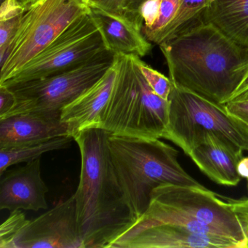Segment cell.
<instances>
[{
    "mask_svg": "<svg viewBox=\"0 0 248 248\" xmlns=\"http://www.w3.org/2000/svg\"><path fill=\"white\" fill-rule=\"evenodd\" d=\"M109 134L104 129L92 128L74 137L81 155L75 196L85 248H111L138 220L113 164Z\"/></svg>",
    "mask_w": 248,
    "mask_h": 248,
    "instance_id": "1",
    "label": "cell"
},
{
    "mask_svg": "<svg viewBox=\"0 0 248 248\" xmlns=\"http://www.w3.org/2000/svg\"><path fill=\"white\" fill-rule=\"evenodd\" d=\"M159 46L172 83L212 102L225 105L242 81L248 50L211 23H202Z\"/></svg>",
    "mask_w": 248,
    "mask_h": 248,
    "instance_id": "2",
    "label": "cell"
},
{
    "mask_svg": "<svg viewBox=\"0 0 248 248\" xmlns=\"http://www.w3.org/2000/svg\"><path fill=\"white\" fill-rule=\"evenodd\" d=\"M111 159L123 191L139 219L154 188L162 184L204 188L178 162L179 152L159 139L108 136Z\"/></svg>",
    "mask_w": 248,
    "mask_h": 248,
    "instance_id": "3",
    "label": "cell"
},
{
    "mask_svg": "<svg viewBox=\"0 0 248 248\" xmlns=\"http://www.w3.org/2000/svg\"><path fill=\"white\" fill-rule=\"evenodd\" d=\"M117 75L101 114V128L113 136L161 139L169 121V101L156 95L133 56L114 55Z\"/></svg>",
    "mask_w": 248,
    "mask_h": 248,
    "instance_id": "4",
    "label": "cell"
},
{
    "mask_svg": "<svg viewBox=\"0 0 248 248\" xmlns=\"http://www.w3.org/2000/svg\"><path fill=\"white\" fill-rule=\"evenodd\" d=\"M169 121L163 139L186 155L211 136L248 152V125L220 105L172 84Z\"/></svg>",
    "mask_w": 248,
    "mask_h": 248,
    "instance_id": "5",
    "label": "cell"
},
{
    "mask_svg": "<svg viewBox=\"0 0 248 248\" xmlns=\"http://www.w3.org/2000/svg\"><path fill=\"white\" fill-rule=\"evenodd\" d=\"M89 11V5L82 0H34L25 7L15 35L0 61V84L11 79Z\"/></svg>",
    "mask_w": 248,
    "mask_h": 248,
    "instance_id": "6",
    "label": "cell"
},
{
    "mask_svg": "<svg viewBox=\"0 0 248 248\" xmlns=\"http://www.w3.org/2000/svg\"><path fill=\"white\" fill-rule=\"evenodd\" d=\"M114 55L106 50L67 72L6 86L14 93L15 104L4 119L28 113L61 117L65 106L105 75L114 63Z\"/></svg>",
    "mask_w": 248,
    "mask_h": 248,
    "instance_id": "7",
    "label": "cell"
},
{
    "mask_svg": "<svg viewBox=\"0 0 248 248\" xmlns=\"http://www.w3.org/2000/svg\"><path fill=\"white\" fill-rule=\"evenodd\" d=\"M150 202L178 210L248 248V210L243 200L226 198L205 187L168 184L154 188Z\"/></svg>",
    "mask_w": 248,
    "mask_h": 248,
    "instance_id": "8",
    "label": "cell"
},
{
    "mask_svg": "<svg viewBox=\"0 0 248 248\" xmlns=\"http://www.w3.org/2000/svg\"><path fill=\"white\" fill-rule=\"evenodd\" d=\"M106 50L102 36L88 12L75 19L43 51L0 85L8 86L63 73Z\"/></svg>",
    "mask_w": 248,
    "mask_h": 248,
    "instance_id": "9",
    "label": "cell"
},
{
    "mask_svg": "<svg viewBox=\"0 0 248 248\" xmlns=\"http://www.w3.org/2000/svg\"><path fill=\"white\" fill-rule=\"evenodd\" d=\"M85 248L78 221L75 194L47 213L29 220L15 248Z\"/></svg>",
    "mask_w": 248,
    "mask_h": 248,
    "instance_id": "10",
    "label": "cell"
},
{
    "mask_svg": "<svg viewBox=\"0 0 248 248\" xmlns=\"http://www.w3.org/2000/svg\"><path fill=\"white\" fill-rule=\"evenodd\" d=\"M90 15L99 30L104 45L114 54L144 57L152 46L142 32L140 15L108 11L89 5Z\"/></svg>",
    "mask_w": 248,
    "mask_h": 248,
    "instance_id": "11",
    "label": "cell"
},
{
    "mask_svg": "<svg viewBox=\"0 0 248 248\" xmlns=\"http://www.w3.org/2000/svg\"><path fill=\"white\" fill-rule=\"evenodd\" d=\"M48 188L41 176L40 158L7 172L0 182V210H46Z\"/></svg>",
    "mask_w": 248,
    "mask_h": 248,
    "instance_id": "12",
    "label": "cell"
},
{
    "mask_svg": "<svg viewBox=\"0 0 248 248\" xmlns=\"http://www.w3.org/2000/svg\"><path fill=\"white\" fill-rule=\"evenodd\" d=\"M112 248H241V246L237 242L229 238L194 233L181 226L160 223L117 242Z\"/></svg>",
    "mask_w": 248,
    "mask_h": 248,
    "instance_id": "13",
    "label": "cell"
},
{
    "mask_svg": "<svg viewBox=\"0 0 248 248\" xmlns=\"http://www.w3.org/2000/svg\"><path fill=\"white\" fill-rule=\"evenodd\" d=\"M117 75L115 60L105 75L78 98L62 108L61 120L69 136L92 128H101V114L109 99Z\"/></svg>",
    "mask_w": 248,
    "mask_h": 248,
    "instance_id": "14",
    "label": "cell"
},
{
    "mask_svg": "<svg viewBox=\"0 0 248 248\" xmlns=\"http://www.w3.org/2000/svg\"><path fill=\"white\" fill-rule=\"evenodd\" d=\"M66 136H69L67 124L57 116L28 113L0 120V149L24 147Z\"/></svg>",
    "mask_w": 248,
    "mask_h": 248,
    "instance_id": "15",
    "label": "cell"
},
{
    "mask_svg": "<svg viewBox=\"0 0 248 248\" xmlns=\"http://www.w3.org/2000/svg\"><path fill=\"white\" fill-rule=\"evenodd\" d=\"M240 148L208 136L188 156L199 169L219 185L236 186L241 181L237 165L243 157Z\"/></svg>",
    "mask_w": 248,
    "mask_h": 248,
    "instance_id": "16",
    "label": "cell"
},
{
    "mask_svg": "<svg viewBox=\"0 0 248 248\" xmlns=\"http://www.w3.org/2000/svg\"><path fill=\"white\" fill-rule=\"evenodd\" d=\"M204 19L248 50V0H213Z\"/></svg>",
    "mask_w": 248,
    "mask_h": 248,
    "instance_id": "17",
    "label": "cell"
},
{
    "mask_svg": "<svg viewBox=\"0 0 248 248\" xmlns=\"http://www.w3.org/2000/svg\"><path fill=\"white\" fill-rule=\"evenodd\" d=\"M213 0H181V5L170 24L158 36L155 44L171 40L205 22L206 11Z\"/></svg>",
    "mask_w": 248,
    "mask_h": 248,
    "instance_id": "18",
    "label": "cell"
},
{
    "mask_svg": "<svg viewBox=\"0 0 248 248\" xmlns=\"http://www.w3.org/2000/svg\"><path fill=\"white\" fill-rule=\"evenodd\" d=\"M74 140L71 136L55 138L43 143L24 147L0 149V175H3L11 165L29 162L38 159L43 154L69 147Z\"/></svg>",
    "mask_w": 248,
    "mask_h": 248,
    "instance_id": "19",
    "label": "cell"
},
{
    "mask_svg": "<svg viewBox=\"0 0 248 248\" xmlns=\"http://www.w3.org/2000/svg\"><path fill=\"white\" fill-rule=\"evenodd\" d=\"M181 0H162L156 21L149 29L142 30L143 35L155 43L158 36L170 24L181 5Z\"/></svg>",
    "mask_w": 248,
    "mask_h": 248,
    "instance_id": "20",
    "label": "cell"
},
{
    "mask_svg": "<svg viewBox=\"0 0 248 248\" xmlns=\"http://www.w3.org/2000/svg\"><path fill=\"white\" fill-rule=\"evenodd\" d=\"M20 210L11 212L0 227V248H15V242L29 222Z\"/></svg>",
    "mask_w": 248,
    "mask_h": 248,
    "instance_id": "21",
    "label": "cell"
},
{
    "mask_svg": "<svg viewBox=\"0 0 248 248\" xmlns=\"http://www.w3.org/2000/svg\"><path fill=\"white\" fill-rule=\"evenodd\" d=\"M133 59L154 92L161 98L168 101L172 88V83L170 78H166L160 72L146 64L140 57L133 56Z\"/></svg>",
    "mask_w": 248,
    "mask_h": 248,
    "instance_id": "22",
    "label": "cell"
},
{
    "mask_svg": "<svg viewBox=\"0 0 248 248\" xmlns=\"http://www.w3.org/2000/svg\"><path fill=\"white\" fill-rule=\"evenodd\" d=\"M24 8L0 16V61L3 59L19 24Z\"/></svg>",
    "mask_w": 248,
    "mask_h": 248,
    "instance_id": "23",
    "label": "cell"
},
{
    "mask_svg": "<svg viewBox=\"0 0 248 248\" xmlns=\"http://www.w3.org/2000/svg\"><path fill=\"white\" fill-rule=\"evenodd\" d=\"M161 2L162 0H147L141 5L139 13L143 21L142 30L150 28L156 21Z\"/></svg>",
    "mask_w": 248,
    "mask_h": 248,
    "instance_id": "24",
    "label": "cell"
},
{
    "mask_svg": "<svg viewBox=\"0 0 248 248\" xmlns=\"http://www.w3.org/2000/svg\"><path fill=\"white\" fill-rule=\"evenodd\" d=\"M226 111L248 125V98H239L225 104Z\"/></svg>",
    "mask_w": 248,
    "mask_h": 248,
    "instance_id": "25",
    "label": "cell"
},
{
    "mask_svg": "<svg viewBox=\"0 0 248 248\" xmlns=\"http://www.w3.org/2000/svg\"><path fill=\"white\" fill-rule=\"evenodd\" d=\"M15 104L14 93L4 85H0V120L5 118Z\"/></svg>",
    "mask_w": 248,
    "mask_h": 248,
    "instance_id": "26",
    "label": "cell"
},
{
    "mask_svg": "<svg viewBox=\"0 0 248 248\" xmlns=\"http://www.w3.org/2000/svg\"><path fill=\"white\" fill-rule=\"evenodd\" d=\"M241 69L243 73L242 81L231 97L229 101L239 98H245L248 95V56L245 63L241 66Z\"/></svg>",
    "mask_w": 248,
    "mask_h": 248,
    "instance_id": "27",
    "label": "cell"
},
{
    "mask_svg": "<svg viewBox=\"0 0 248 248\" xmlns=\"http://www.w3.org/2000/svg\"><path fill=\"white\" fill-rule=\"evenodd\" d=\"M123 4L124 0H90L89 2V5L117 12H123Z\"/></svg>",
    "mask_w": 248,
    "mask_h": 248,
    "instance_id": "28",
    "label": "cell"
},
{
    "mask_svg": "<svg viewBox=\"0 0 248 248\" xmlns=\"http://www.w3.org/2000/svg\"><path fill=\"white\" fill-rule=\"evenodd\" d=\"M147 0H124L123 12L126 14H139L141 5Z\"/></svg>",
    "mask_w": 248,
    "mask_h": 248,
    "instance_id": "29",
    "label": "cell"
},
{
    "mask_svg": "<svg viewBox=\"0 0 248 248\" xmlns=\"http://www.w3.org/2000/svg\"><path fill=\"white\" fill-rule=\"evenodd\" d=\"M237 171L241 178L248 179V156H243L238 162Z\"/></svg>",
    "mask_w": 248,
    "mask_h": 248,
    "instance_id": "30",
    "label": "cell"
},
{
    "mask_svg": "<svg viewBox=\"0 0 248 248\" xmlns=\"http://www.w3.org/2000/svg\"><path fill=\"white\" fill-rule=\"evenodd\" d=\"M16 1L17 5L21 8H24L27 5L31 4V2H34V0H16Z\"/></svg>",
    "mask_w": 248,
    "mask_h": 248,
    "instance_id": "31",
    "label": "cell"
},
{
    "mask_svg": "<svg viewBox=\"0 0 248 248\" xmlns=\"http://www.w3.org/2000/svg\"><path fill=\"white\" fill-rule=\"evenodd\" d=\"M245 204H246L247 208H248V200H245Z\"/></svg>",
    "mask_w": 248,
    "mask_h": 248,
    "instance_id": "32",
    "label": "cell"
},
{
    "mask_svg": "<svg viewBox=\"0 0 248 248\" xmlns=\"http://www.w3.org/2000/svg\"><path fill=\"white\" fill-rule=\"evenodd\" d=\"M82 1H84V2H86V3H88V5H89L90 0H82Z\"/></svg>",
    "mask_w": 248,
    "mask_h": 248,
    "instance_id": "33",
    "label": "cell"
},
{
    "mask_svg": "<svg viewBox=\"0 0 248 248\" xmlns=\"http://www.w3.org/2000/svg\"><path fill=\"white\" fill-rule=\"evenodd\" d=\"M245 98H248V95H247V97H245Z\"/></svg>",
    "mask_w": 248,
    "mask_h": 248,
    "instance_id": "34",
    "label": "cell"
},
{
    "mask_svg": "<svg viewBox=\"0 0 248 248\" xmlns=\"http://www.w3.org/2000/svg\"></svg>",
    "mask_w": 248,
    "mask_h": 248,
    "instance_id": "35",
    "label": "cell"
}]
</instances>
